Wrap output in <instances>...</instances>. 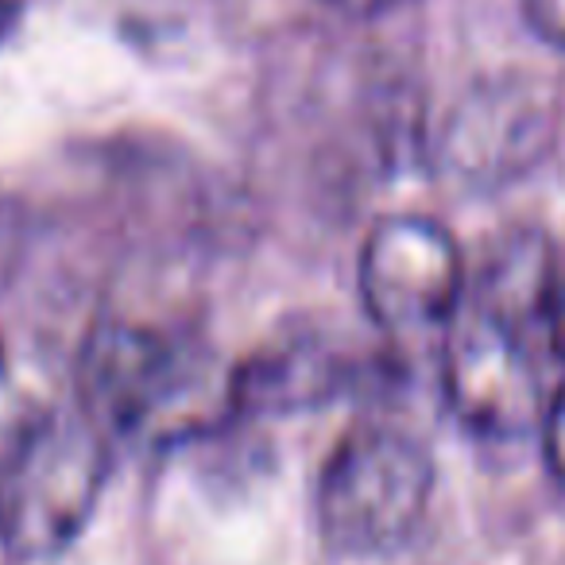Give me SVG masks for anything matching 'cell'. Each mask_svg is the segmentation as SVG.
Masks as SVG:
<instances>
[{
	"mask_svg": "<svg viewBox=\"0 0 565 565\" xmlns=\"http://www.w3.org/2000/svg\"><path fill=\"white\" fill-rule=\"evenodd\" d=\"M554 256L539 236H515L492 259L446 330V395L454 415L484 438H526L550 403V287Z\"/></svg>",
	"mask_w": 565,
	"mask_h": 565,
	"instance_id": "cell-1",
	"label": "cell"
},
{
	"mask_svg": "<svg viewBox=\"0 0 565 565\" xmlns=\"http://www.w3.org/2000/svg\"><path fill=\"white\" fill-rule=\"evenodd\" d=\"M109 472V438L82 407L43 403L0 465V539L47 557L86 526Z\"/></svg>",
	"mask_w": 565,
	"mask_h": 565,
	"instance_id": "cell-2",
	"label": "cell"
},
{
	"mask_svg": "<svg viewBox=\"0 0 565 565\" xmlns=\"http://www.w3.org/2000/svg\"><path fill=\"white\" fill-rule=\"evenodd\" d=\"M434 495V457L415 434L364 423L338 441L318 484V523L333 550L380 557L411 542Z\"/></svg>",
	"mask_w": 565,
	"mask_h": 565,
	"instance_id": "cell-3",
	"label": "cell"
},
{
	"mask_svg": "<svg viewBox=\"0 0 565 565\" xmlns=\"http://www.w3.org/2000/svg\"><path fill=\"white\" fill-rule=\"evenodd\" d=\"M356 287L372 326L387 338H446L469 291V267L449 228L430 217L395 213L364 241Z\"/></svg>",
	"mask_w": 565,
	"mask_h": 565,
	"instance_id": "cell-4",
	"label": "cell"
},
{
	"mask_svg": "<svg viewBox=\"0 0 565 565\" xmlns=\"http://www.w3.org/2000/svg\"><path fill=\"white\" fill-rule=\"evenodd\" d=\"M562 125V89L542 74L472 86L441 128V167L465 190H495L542 163Z\"/></svg>",
	"mask_w": 565,
	"mask_h": 565,
	"instance_id": "cell-5",
	"label": "cell"
},
{
	"mask_svg": "<svg viewBox=\"0 0 565 565\" xmlns=\"http://www.w3.org/2000/svg\"><path fill=\"white\" fill-rule=\"evenodd\" d=\"M82 403L105 438L167 430L194 387V369L171 338L128 318H109L82 353Z\"/></svg>",
	"mask_w": 565,
	"mask_h": 565,
	"instance_id": "cell-6",
	"label": "cell"
},
{
	"mask_svg": "<svg viewBox=\"0 0 565 565\" xmlns=\"http://www.w3.org/2000/svg\"><path fill=\"white\" fill-rule=\"evenodd\" d=\"M40 407L43 403L20 384L17 369H12V361L4 356V349H0V465H4L9 449L20 441L24 426L32 423V415Z\"/></svg>",
	"mask_w": 565,
	"mask_h": 565,
	"instance_id": "cell-7",
	"label": "cell"
},
{
	"mask_svg": "<svg viewBox=\"0 0 565 565\" xmlns=\"http://www.w3.org/2000/svg\"><path fill=\"white\" fill-rule=\"evenodd\" d=\"M542 430V446H546V461L554 469V477L565 484V376L554 384L546 403V415L539 423Z\"/></svg>",
	"mask_w": 565,
	"mask_h": 565,
	"instance_id": "cell-8",
	"label": "cell"
},
{
	"mask_svg": "<svg viewBox=\"0 0 565 565\" xmlns=\"http://www.w3.org/2000/svg\"><path fill=\"white\" fill-rule=\"evenodd\" d=\"M523 12L542 43L565 51V0H523Z\"/></svg>",
	"mask_w": 565,
	"mask_h": 565,
	"instance_id": "cell-9",
	"label": "cell"
},
{
	"mask_svg": "<svg viewBox=\"0 0 565 565\" xmlns=\"http://www.w3.org/2000/svg\"><path fill=\"white\" fill-rule=\"evenodd\" d=\"M333 9L349 12V17H380V12L395 9L399 0H330Z\"/></svg>",
	"mask_w": 565,
	"mask_h": 565,
	"instance_id": "cell-10",
	"label": "cell"
},
{
	"mask_svg": "<svg viewBox=\"0 0 565 565\" xmlns=\"http://www.w3.org/2000/svg\"><path fill=\"white\" fill-rule=\"evenodd\" d=\"M20 4H24V0H0V40H4V35L12 32V24H17Z\"/></svg>",
	"mask_w": 565,
	"mask_h": 565,
	"instance_id": "cell-11",
	"label": "cell"
}]
</instances>
